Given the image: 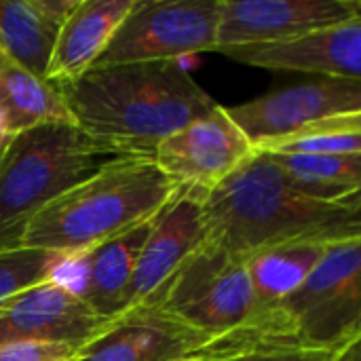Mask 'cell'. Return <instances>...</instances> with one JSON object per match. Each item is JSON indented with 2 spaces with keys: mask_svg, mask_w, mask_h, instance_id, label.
Here are the masks:
<instances>
[{
  "mask_svg": "<svg viewBox=\"0 0 361 361\" xmlns=\"http://www.w3.org/2000/svg\"><path fill=\"white\" fill-rule=\"evenodd\" d=\"M269 154V152H267ZM286 180L317 201H351L360 197L361 154H269Z\"/></svg>",
  "mask_w": 361,
  "mask_h": 361,
  "instance_id": "19",
  "label": "cell"
},
{
  "mask_svg": "<svg viewBox=\"0 0 361 361\" xmlns=\"http://www.w3.org/2000/svg\"><path fill=\"white\" fill-rule=\"evenodd\" d=\"M203 199L205 195L199 190L180 188L154 218L133 269L125 311L150 300L182 260L205 239Z\"/></svg>",
  "mask_w": 361,
  "mask_h": 361,
  "instance_id": "14",
  "label": "cell"
},
{
  "mask_svg": "<svg viewBox=\"0 0 361 361\" xmlns=\"http://www.w3.org/2000/svg\"><path fill=\"white\" fill-rule=\"evenodd\" d=\"M66 264H70L66 256L36 247L0 252V307L25 290L55 279Z\"/></svg>",
  "mask_w": 361,
  "mask_h": 361,
  "instance_id": "22",
  "label": "cell"
},
{
  "mask_svg": "<svg viewBox=\"0 0 361 361\" xmlns=\"http://www.w3.org/2000/svg\"><path fill=\"white\" fill-rule=\"evenodd\" d=\"M214 53L271 72H305L317 78L361 80V19L279 42L220 47Z\"/></svg>",
  "mask_w": 361,
  "mask_h": 361,
  "instance_id": "13",
  "label": "cell"
},
{
  "mask_svg": "<svg viewBox=\"0 0 361 361\" xmlns=\"http://www.w3.org/2000/svg\"><path fill=\"white\" fill-rule=\"evenodd\" d=\"M178 190L152 159H114L42 207L19 247L80 262L97 245L157 218Z\"/></svg>",
  "mask_w": 361,
  "mask_h": 361,
  "instance_id": "3",
  "label": "cell"
},
{
  "mask_svg": "<svg viewBox=\"0 0 361 361\" xmlns=\"http://www.w3.org/2000/svg\"><path fill=\"white\" fill-rule=\"evenodd\" d=\"M152 220L97 245L82 260L87 264L82 290L78 296L104 322H112L125 313L127 290L142 245L152 228Z\"/></svg>",
  "mask_w": 361,
  "mask_h": 361,
  "instance_id": "17",
  "label": "cell"
},
{
  "mask_svg": "<svg viewBox=\"0 0 361 361\" xmlns=\"http://www.w3.org/2000/svg\"><path fill=\"white\" fill-rule=\"evenodd\" d=\"M205 239L237 258L361 239V201H317L296 190L267 152H254L203 199Z\"/></svg>",
  "mask_w": 361,
  "mask_h": 361,
  "instance_id": "2",
  "label": "cell"
},
{
  "mask_svg": "<svg viewBox=\"0 0 361 361\" xmlns=\"http://www.w3.org/2000/svg\"><path fill=\"white\" fill-rule=\"evenodd\" d=\"M114 159L121 157L74 123H47L11 135L0 152V252L19 247L42 207Z\"/></svg>",
  "mask_w": 361,
  "mask_h": 361,
  "instance_id": "4",
  "label": "cell"
},
{
  "mask_svg": "<svg viewBox=\"0 0 361 361\" xmlns=\"http://www.w3.org/2000/svg\"><path fill=\"white\" fill-rule=\"evenodd\" d=\"M220 0H135L91 68L182 61L214 53Z\"/></svg>",
  "mask_w": 361,
  "mask_h": 361,
  "instance_id": "7",
  "label": "cell"
},
{
  "mask_svg": "<svg viewBox=\"0 0 361 361\" xmlns=\"http://www.w3.org/2000/svg\"><path fill=\"white\" fill-rule=\"evenodd\" d=\"M271 311L298 349L345 351L360 343L361 239L330 245L309 277Z\"/></svg>",
  "mask_w": 361,
  "mask_h": 361,
  "instance_id": "5",
  "label": "cell"
},
{
  "mask_svg": "<svg viewBox=\"0 0 361 361\" xmlns=\"http://www.w3.org/2000/svg\"><path fill=\"white\" fill-rule=\"evenodd\" d=\"M78 0H0V49L8 61L44 78L63 19Z\"/></svg>",
  "mask_w": 361,
  "mask_h": 361,
  "instance_id": "16",
  "label": "cell"
},
{
  "mask_svg": "<svg viewBox=\"0 0 361 361\" xmlns=\"http://www.w3.org/2000/svg\"><path fill=\"white\" fill-rule=\"evenodd\" d=\"M135 0H78L63 19L47 80L59 85L85 74L104 53Z\"/></svg>",
  "mask_w": 361,
  "mask_h": 361,
  "instance_id": "15",
  "label": "cell"
},
{
  "mask_svg": "<svg viewBox=\"0 0 361 361\" xmlns=\"http://www.w3.org/2000/svg\"><path fill=\"white\" fill-rule=\"evenodd\" d=\"M108 324L87 307L76 290L51 279L0 307V345L55 343L80 349Z\"/></svg>",
  "mask_w": 361,
  "mask_h": 361,
  "instance_id": "11",
  "label": "cell"
},
{
  "mask_svg": "<svg viewBox=\"0 0 361 361\" xmlns=\"http://www.w3.org/2000/svg\"><path fill=\"white\" fill-rule=\"evenodd\" d=\"M254 152L226 108L218 104L212 112L167 135L154 150L152 161L178 188L207 195Z\"/></svg>",
  "mask_w": 361,
  "mask_h": 361,
  "instance_id": "9",
  "label": "cell"
},
{
  "mask_svg": "<svg viewBox=\"0 0 361 361\" xmlns=\"http://www.w3.org/2000/svg\"><path fill=\"white\" fill-rule=\"evenodd\" d=\"M6 135H4V131H2V123H0V152H2V148H4V144H6Z\"/></svg>",
  "mask_w": 361,
  "mask_h": 361,
  "instance_id": "25",
  "label": "cell"
},
{
  "mask_svg": "<svg viewBox=\"0 0 361 361\" xmlns=\"http://www.w3.org/2000/svg\"><path fill=\"white\" fill-rule=\"evenodd\" d=\"M180 361H360V343L345 351H313V349H286L250 345L228 351H197L195 355Z\"/></svg>",
  "mask_w": 361,
  "mask_h": 361,
  "instance_id": "23",
  "label": "cell"
},
{
  "mask_svg": "<svg viewBox=\"0 0 361 361\" xmlns=\"http://www.w3.org/2000/svg\"><path fill=\"white\" fill-rule=\"evenodd\" d=\"M150 300L209 341L220 338L254 311L247 260L203 239Z\"/></svg>",
  "mask_w": 361,
  "mask_h": 361,
  "instance_id": "6",
  "label": "cell"
},
{
  "mask_svg": "<svg viewBox=\"0 0 361 361\" xmlns=\"http://www.w3.org/2000/svg\"><path fill=\"white\" fill-rule=\"evenodd\" d=\"M269 154H361V114L332 116L262 146Z\"/></svg>",
  "mask_w": 361,
  "mask_h": 361,
  "instance_id": "21",
  "label": "cell"
},
{
  "mask_svg": "<svg viewBox=\"0 0 361 361\" xmlns=\"http://www.w3.org/2000/svg\"><path fill=\"white\" fill-rule=\"evenodd\" d=\"M328 247L322 243H296L247 258L254 311H264L286 300L309 277Z\"/></svg>",
  "mask_w": 361,
  "mask_h": 361,
  "instance_id": "20",
  "label": "cell"
},
{
  "mask_svg": "<svg viewBox=\"0 0 361 361\" xmlns=\"http://www.w3.org/2000/svg\"><path fill=\"white\" fill-rule=\"evenodd\" d=\"M6 61H8V59H6V55L2 53V49H0V68H2V66H4Z\"/></svg>",
  "mask_w": 361,
  "mask_h": 361,
  "instance_id": "26",
  "label": "cell"
},
{
  "mask_svg": "<svg viewBox=\"0 0 361 361\" xmlns=\"http://www.w3.org/2000/svg\"><path fill=\"white\" fill-rule=\"evenodd\" d=\"M361 19L360 0H220L218 44H264Z\"/></svg>",
  "mask_w": 361,
  "mask_h": 361,
  "instance_id": "10",
  "label": "cell"
},
{
  "mask_svg": "<svg viewBox=\"0 0 361 361\" xmlns=\"http://www.w3.org/2000/svg\"><path fill=\"white\" fill-rule=\"evenodd\" d=\"M254 150L273 144L298 129L345 114H361V80L311 78L271 89L269 93L226 108Z\"/></svg>",
  "mask_w": 361,
  "mask_h": 361,
  "instance_id": "8",
  "label": "cell"
},
{
  "mask_svg": "<svg viewBox=\"0 0 361 361\" xmlns=\"http://www.w3.org/2000/svg\"><path fill=\"white\" fill-rule=\"evenodd\" d=\"M57 89L87 137L129 159H152L167 135L218 106L180 61L89 68Z\"/></svg>",
  "mask_w": 361,
  "mask_h": 361,
  "instance_id": "1",
  "label": "cell"
},
{
  "mask_svg": "<svg viewBox=\"0 0 361 361\" xmlns=\"http://www.w3.org/2000/svg\"><path fill=\"white\" fill-rule=\"evenodd\" d=\"M76 351L55 343H8L0 345V361H72Z\"/></svg>",
  "mask_w": 361,
  "mask_h": 361,
  "instance_id": "24",
  "label": "cell"
},
{
  "mask_svg": "<svg viewBox=\"0 0 361 361\" xmlns=\"http://www.w3.org/2000/svg\"><path fill=\"white\" fill-rule=\"evenodd\" d=\"M0 123L6 137L47 123H72L55 82L6 61L0 68Z\"/></svg>",
  "mask_w": 361,
  "mask_h": 361,
  "instance_id": "18",
  "label": "cell"
},
{
  "mask_svg": "<svg viewBox=\"0 0 361 361\" xmlns=\"http://www.w3.org/2000/svg\"><path fill=\"white\" fill-rule=\"evenodd\" d=\"M207 341L159 302L146 300L112 319L72 361H180Z\"/></svg>",
  "mask_w": 361,
  "mask_h": 361,
  "instance_id": "12",
  "label": "cell"
}]
</instances>
